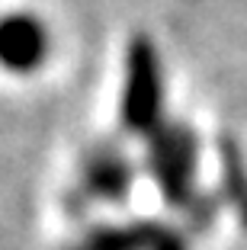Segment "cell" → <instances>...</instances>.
<instances>
[{
	"mask_svg": "<svg viewBox=\"0 0 247 250\" xmlns=\"http://www.w3.org/2000/svg\"><path fill=\"white\" fill-rule=\"evenodd\" d=\"M199 157H202L199 132L180 119H167L145 138L148 177L160 199L177 212H183L199 196Z\"/></svg>",
	"mask_w": 247,
	"mask_h": 250,
	"instance_id": "cell-2",
	"label": "cell"
},
{
	"mask_svg": "<svg viewBox=\"0 0 247 250\" xmlns=\"http://www.w3.org/2000/svg\"><path fill=\"white\" fill-rule=\"evenodd\" d=\"M218 212H222L218 196L215 192H202L199 189V196L183 208V215H186V231L189 234H205V231L218 221Z\"/></svg>",
	"mask_w": 247,
	"mask_h": 250,
	"instance_id": "cell-7",
	"label": "cell"
},
{
	"mask_svg": "<svg viewBox=\"0 0 247 250\" xmlns=\"http://www.w3.org/2000/svg\"><path fill=\"white\" fill-rule=\"evenodd\" d=\"M157 221H125V225H93L65 250H148Z\"/></svg>",
	"mask_w": 247,
	"mask_h": 250,
	"instance_id": "cell-6",
	"label": "cell"
},
{
	"mask_svg": "<svg viewBox=\"0 0 247 250\" xmlns=\"http://www.w3.org/2000/svg\"><path fill=\"white\" fill-rule=\"evenodd\" d=\"M51 58V29L32 10L0 13V71L13 77L39 74Z\"/></svg>",
	"mask_w": 247,
	"mask_h": 250,
	"instance_id": "cell-4",
	"label": "cell"
},
{
	"mask_svg": "<svg viewBox=\"0 0 247 250\" xmlns=\"http://www.w3.org/2000/svg\"><path fill=\"white\" fill-rule=\"evenodd\" d=\"M167 103V81L160 52L151 36L135 32L125 48L122 67V93H119V125L132 138H148L154 128L167 122L164 116Z\"/></svg>",
	"mask_w": 247,
	"mask_h": 250,
	"instance_id": "cell-1",
	"label": "cell"
},
{
	"mask_svg": "<svg viewBox=\"0 0 247 250\" xmlns=\"http://www.w3.org/2000/svg\"><path fill=\"white\" fill-rule=\"evenodd\" d=\"M218 157V202L238 218V225L247 231V154L234 135H218L215 141Z\"/></svg>",
	"mask_w": 247,
	"mask_h": 250,
	"instance_id": "cell-5",
	"label": "cell"
},
{
	"mask_svg": "<svg viewBox=\"0 0 247 250\" xmlns=\"http://www.w3.org/2000/svg\"><path fill=\"white\" fill-rule=\"evenodd\" d=\"M135 189V164L116 141H96L77 164V180L67 192L71 212H87L90 206H122Z\"/></svg>",
	"mask_w": 247,
	"mask_h": 250,
	"instance_id": "cell-3",
	"label": "cell"
},
{
	"mask_svg": "<svg viewBox=\"0 0 247 250\" xmlns=\"http://www.w3.org/2000/svg\"><path fill=\"white\" fill-rule=\"evenodd\" d=\"M148 250H189V241L180 228H170V225H154V234H151V244Z\"/></svg>",
	"mask_w": 247,
	"mask_h": 250,
	"instance_id": "cell-8",
	"label": "cell"
}]
</instances>
